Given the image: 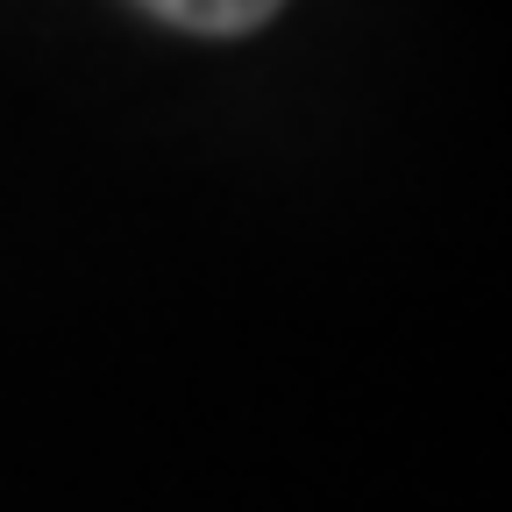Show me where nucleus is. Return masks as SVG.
<instances>
[{
	"label": "nucleus",
	"mask_w": 512,
	"mask_h": 512,
	"mask_svg": "<svg viewBox=\"0 0 512 512\" xmlns=\"http://www.w3.org/2000/svg\"><path fill=\"white\" fill-rule=\"evenodd\" d=\"M136 8L185 29V36H249V29H264L285 0H136Z\"/></svg>",
	"instance_id": "obj_1"
}]
</instances>
